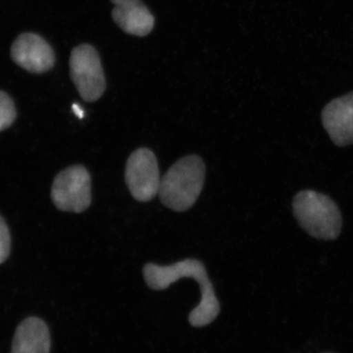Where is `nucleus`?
Segmentation results:
<instances>
[{
  "mask_svg": "<svg viewBox=\"0 0 353 353\" xmlns=\"http://www.w3.org/2000/svg\"><path fill=\"white\" fill-rule=\"evenodd\" d=\"M72 108H73V112L76 114L77 117L80 118V119H83V115H85L83 108H81L80 105H78V104H73Z\"/></svg>",
  "mask_w": 353,
  "mask_h": 353,
  "instance_id": "13",
  "label": "nucleus"
},
{
  "mask_svg": "<svg viewBox=\"0 0 353 353\" xmlns=\"http://www.w3.org/2000/svg\"><path fill=\"white\" fill-rule=\"evenodd\" d=\"M11 57L23 69L36 74L50 71L55 62L50 44L32 32H26L16 39L11 48Z\"/></svg>",
  "mask_w": 353,
  "mask_h": 353,
  "instance_id": "7",
  "label": "nucleus"
},
{
  "mask_svg": "<svg viewBox=\"0 0 353 353\" xmlns=\"http://www.w3.org/2000/svg\"><path fill=\"white\" fill-rule=\"evenodd\" d=\"M143 277L150 289L161 290L183 278H192L201 287V303L190 314V323L194 327H203L214 321L220 312V303L214 288L209 280L208 271L201 261L185 259L167 266L148 263L143 267Z\"/></svg>",
  "mask_w": 353,
  "mask_h": 353,
  "instance_id": "1",
  "label": "nucleus"
},
{
  "mask_svg": "<svg viewBox=\"0 0 353 353\" xmlns=\"http://www.w3.org/2000/svg\"><path fill=\"white\" fill-rule=\"evenodd\" d=\"M50 334L39 318H28L21 323L14 336L12 353H50Z\"/></svg>",
  "mask_w": 353,
  "mask_h": 353,
  "instance_id": "10",
  "label": "nucleus"
},
{
  "mask_svg": "<svg viewBox=\"0 0 353 353\" xmlns=\"http://www.w3.org/2000/svg\"><path fill=\"white\" fill-rule=\"evenodd\" d=\"M70 74L83 101H97L105 92L106 81L101 58L94 46L82 44L72 51Z\"/></svg>",
  "mask_w": 353,
  "mask_h": 353,
  "instance_id": "5",
  "label": "nucleus"
},
{
  "mask_svg": "<svg viewBox=\"0 0 353 353\" xmlns=\"http://www.w3.org/2000/svg\"><path fill=\"white\" fill-rule=\"evenodd\" d=\"M10 234L6 221L0 216V264L3 263L10 253Z\"/></svg>",
  "mask_w": 353,
  "mask_h": 353,
  "instance_id": "12",
  "label": "nucleus"
},
{
  "mask_svg": "<svg viewBox=\"0 0 353 353\" xmlns=\"http://www.w3.org/2000/svg\"><path fill=\"white\" fill-rule=\"evenodd\" d=\"M16 119V109L11 97L0 92V132L13 124Z\"/></svg>",
  "mask_w": 353,
  "mask_h": 353,
  "instance_id": "11",
  "label": "nucleus"
},
{
  "mask_svg": "<svg viewBox=\"0 0 353 353\" xmlns=\"http://www.w3.org/2000/svg\"><path fill=\"white\" fill-rule=\"evenodd\" d=\"M113 20L127 34L145 37L154 27V17L141 0H111Z\"/></svg>",
  "mask_w": 353,
  "mask_h": 353,
  "instance_id": "9",
  "label": "nucleus"
},
{
  "mask_svg": "<svg viewBox=\"0 0 353 353\" xmlns=\"http://www.w3.org/2000/svg\"><path fill=\"white\" fill-rule=\"evenodd\" d=\"M322 123L334 145H352L353 92L329 102L323 109Z\"/></svg>",
  "mask_w": 353,
  "mask_h": 353,
  "instance_id": "8",
  "label": "nucleus"
},
{
  "mask_svg": "<svg viewBox=\"0 0 353 353\" xmlns=\"http://www.w3.org/2000/svg\"><path fill=\"white\" fill-rule=\"evenodd\" d=\"M204 180L205 165L201 157L189 155L181 158L161 179L158 196L166 208L185 212L201 196Z\"/></svg>",
  "mask_w": 353,
  "mask_h": 353,
  "instance_id": "2",
  "label": "nucleus"
},
{
  "mask_svg": "<svg viewBox=\"0 0 353 353\" xmlns=\"http://www.w3.org/2000/svg\"><path fill=\"white\" fill-rule=\"evenodd\" d=\"M125 178L136 201L146 202L154 199L161 183L154 153L145 148L134 150L128 159Z\"/></svg>",
  "mask_w": 353,
  "mask_h": 353,
  "instance_id": "6",
  "label": "nucleus"
},
{
  "mask_svg": "<svg viewBox=\"0 0 353 353\" xmlns=\"http://www.w3.org/2000/svg\"><path fill=\"white\" fill-rule=\"evenodd\" d=\"M51 199L59 210L82 213L92 203V179L82 165L60 172L54 179Z\"/></svg>",
  "mask_w": 353,
  "mask_h": 353,
  "instance_id": "4",
  "label": "nucleus"
},
{
  "mask_svg": "<svg viewBox=\"0 0 353 353\" xmlns=\"http://www.w3.org/2000/svg\"><path fill=\"white\" fill-rule=\"evenodd\" d=\"M294 214L306 233L318 240L338 238L343 218L333 199L314 190H301L292 202Z\"/></svg>",
  "mask_w": 353,
  "mask_h": 353,
  "instance_id": "3",
  "label": "nucleus"
}]
</instances>
